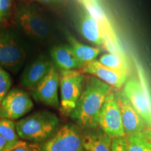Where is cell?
<instances>
[{
	"instance_id": "cell-1",
	"label": "cell",
	"mask_w": 151,
	"mask_h": 151,
	"mask_svg": "<svg viewBox=\"0 0 151 151\" xmlns=\"http://www.w3.org/2000/svg\"><path fill=\"white\" fill-rule=\"evenodd\" d=\"M113 90L111 86L96 77H88L74 110L70 114L71 119L83 129L99 127L100 111Z\"/></svg>"
},
{
	"instance_id": "cell-2",
	"label": "cell",
	"mask_w": 151,
	"mask_h": 151,
	"mask_svg": "<svg viewBox=\"0 0 151 151\" xmlns=\"http://www.w3.org/2000/svg\"><path fill=\"white\" fill-rule=\"evenodd\" d=\"M58 117L48 111H40L24 117L16 123L20 139L34 143H43L58 132Z\"/></svg>"
},
{
	"instance_id": "cell-3",
	"label": "cell",
	"mask_w": 151,
	"mask_h": 151,
	"mask_svg": "<svg viewBox=\"0 0 151 151\" xmlns=\"http://www.w3.org/2000/svg\"><path fill=\"white\" fill-rule=\"evenodd\" d=\"M138 79L127 81L123 92L135 111L139 113L148 127L151 128V95L145 73L138 62H136Z\"/></svg>"
},
{
	"instance_id": "cell-4",
	"label": "cell",
	"mask_w": 151,
	"mask_h": 151,
	"mask_svg": "<svg viewBox=\"0 0 151 151\" xmlns=\"http://www.w3.org/2000/svg\"><path fill=\"white\" fill-rule=\"evenodd\" d=\"M85 76L81 71H60V106L65 116H70L84 88Z\"/></svg>"
},
{
	"instance_id": "cell-5",
	"label": "cell",
	"mask_w": 151,
	"mask_h": 151,
	"mask_svg": "<svg viewBox=\"0 0 151 151\" xmlns=\"http://www.w3.org/2000/svg\"><path fill=\"white\" fill-rule=\"evenodd\" d=\"M81 130L74 124H67L51 138L41 143L39 151H80L82 150Z\"/></svg>"
},
{
	"instance_id": "cell-6",
	"label": "cell",
	"mask_w": 151,
	"mask_h": 151,
	"mask_svg": "<svg viewBox=\"0 0 151 151\" xmlns=\"http://www.w3.org/2000/svg\"><path fill=\"white\" fill-rule=\"evenodd\" d=\"M111 139L124 137L120 108L113 91L107 97L99 117V127Z\"/></svg>"
},
{
	"instance_id": "cell-7",
	"label": "cell",
	"mask_w": 151,
	"mask_h": 151,
	"mask_svg": "<svg viewBox=\"0 0 151 151\" xmlns=\"http://www.w3.org/2000/svg\"><path fill=\"white\" fill-rule=\"evenodd\" d=\"M34 107L32 100L24 90L13 89L0 103V117L11 120L22 118Z\"/></svg>"
},
{
	"instance_id": "cell-8",
	"label": "cell",
	"mask_w": 151,
	"mask_h": 151,
	"mask_svg": "<svg viewBox=\"0 0 151 151\" xmlns=\"http://www.w3.org/2000/svg\"><path fill=\"white\" fill-rule=\"evenodd\" d=\"M60 74L52 64L46 76L32 90V95L37 101L48 106L58 108L60 104L58 97Z\"/></svg>"
},
{
	"instance_id": "cell-9",
	"label": "cell",
	"mask_w": 151,
	"mask_h": 151,
	"mask_svg": "<svg viewBox=\"0 0 151 151\" xmlns=\"http://www.w3.org/2000/svg\"><path fill=\"white\" fill-rule=\"evenodd\" d=\"M17 22L27 35L37 40H45L50 29L43 17L28 7H22L17 14Z\"/></svg>"
},
{
	"instance_id": "cell-10",
	"label": "cell",
	"mask_w": 151,
	"mask_h": 151,
	"mask_svg": "<svg viewBox=\"0 0 151 151\" xmlns=\"http://www.w3.org/2000/svg\"><path fill=\"white\" fill-rule=\"evenodd\" d=\"M81 1L83 4L86 10L93 16L102 29L109 45L108 51L110 52V53L120 57L124 61H127L125 55L122 50L115 30L113 29L102 9L100 8L94 0H81Z\"/></svg>"
},
{
	"instance_id": "cell-11",
	"label": "cell",
	"mask_w": 151,
	"mask_h": 151,
	"mask_svg": "<svg viewBox=\"0 0 151 151\" xmlns=\"http://www.w3.org/2000/svg\"><path fill=\"white\" fill-rule=\"evenodd\" d=\"M25 52L14 37L6 31L0 32V66L14 69L23 62Z\"/></svg>"
},
{
	"instance_id": "cell-12",
	"label": "cell",
	"mask_w": 151,
	"mask_h": 151,
	"mask_svg": "<svg viewBox=\"0 0 151 151\" xmlns=\"http://www.w3.org/2000/svg\"><path fill=\"white\" fill-rule=\"evenodd\" d=\"M81 70L83 73H88L96 77L111 87L118 89L122 88L127 81V71L111 69L96 60L85 63Z\"/></svg>"
},
{
	"instance_id": "cell-13",
	"label": "cell",
	"mask_w": 151,
	"mask_h": 151,
	"mask_svg": "<svg viewBox=\"0 0 151 151\" xmlns=\"http://www.w3.org/2000/svg\"><path fill=\"white\" fill-rule=\"evenodd\" d=\"M114 92L121 113L125 136L142 131L148 127L139 113L132 106L131 103L124 94L123 90L114 91Z\"/></svg>"
},
{
	"instance_id": "cell-14",
	"label": "cell",
	"mask_w": 151,
	"mask_h": 151,
	"mask_svg": "<svg viewBox=\"0 0 151 151\" xmlns=\"http://www.w3.org/2000/svg\"><path fill=\"white\" fill-rule=\"evenodd\" d=\"M80 32L88 41L97 46L109 50V45L102 29L97 20L88 12L85 11L81 14L78 22Z\"/></svg>"
},
{
	"instance_id": "cell-15",
	"label": "cell",
	"mask_w": 151,
	"mask_h": 151,
	"mask_svg": "<svg viewBox=\"0 0 151 151\" xmlns=\"http://www.w3.org/2000/svg\"><path fill=\"white\" fill-rule=\"evenodd\" d=\"M52 64L45 56L40 55L26 68L22 75L21 83L24 88L32 90L50 71Z\"/></svg>"
},
{
	"instance_id": "cell-16",
	"label": "cell",
	"mask_w": 151,
	"mask_h": 151,
	"mask_svg": "<svg viewBox=\"0 0 151 151\" xmlns=\"http://www.w3.org/2000/svg\"><path fill=\"white\" fill-rule=\"evenodd\" d=\"M81 141L84 151H111L112 139L99 127L81 130Z\"/></svg>"
},
{
	"instance_id": "cell-17",
	"label": "cell",
	"mask_w": 151,
	"mask_h": 151,
	"mask_svg": "<svg viewBox=\"0 0 151 151\" xmlns=\"http://www.w3.org/2000/svg\"><path fill=\"white\" fill-rule=\"evenodd\" d=\"M50 55L54 65L60 71L78 70L84 65L76 57L69 45H60L53 47L50 50Z\"/></svg>"
},
{
	"instance_id": "cell-18",
	"label": "cell",
	"mask_w": 151,
	"mask_h": 151,
	"mask_svg": "<svg viewBox=\"0 0 151 151\" xmlns=\"http://www.w3.org/2000/svg\"><path fill=\"white\" fill-rule=\"evenodd\" d=\"M68 41L69 46L76 57L84 64L95 60L99 55L102 52L101 48L83 44L72 36H68Z\"/></svg>"
},
{
	"instance_id": "cell-19",
	"label": "cell",
	"mask_w": 151,
	"mask_h": 151,
	"mask_svg": "<svg viewBox=\"0 0 151 151\" xmlns=\"http://www.w3.org/2000/svg\"><path fill=\"white\" fill-rule=\"evenodd\" d=\"M125 137L128 151H151V128Z\"/></svg>"
},
{
	"instance_id": "cell-20",
	"label": "cell",
	"mask_w": 151,
	"mask_h": 151,
	"mask_svg": "<svg viewBox=\"0 0 151 151\" xmlns=\"http://www.w3.org/2000/svg\"><path fill=\"white\" fill-rule=\"evenodd\" d=\"M0 135L6 140L8 144H15L20 141L17 134L16 122L7 118L0 119Z\"/></svg>"
},
{
	"instance_id": "cell-21",
	"label": "cell",
	"mask_w": 151,
	"mask_h": 151,
	"mask_svg": "<svg viewBox=\"0 0 151 151\" xmlns=\"http://www.w3.org/2000/svg\"><path fill=\"white\" fill-rule=\"evenodd\" d=\"M100 63L111 69L120 71H125L128 72V64L120 57L112 53L104 54L98 60Z\"/></svg>"
},
{
	"instance_id": "cell-22",
	"label": "cell",
	"mask_w": 151,
	"mask_h": 151,
	"mask_svg": "<svg viewBox=\"0 0 151 151\" xmlns=\"http://www.w3.org/2000/svg\"><path fill=\"white\" fill-rule=\"evenodd\" d=\"M11 81L10 76L0 66V103L10 91Z\"/></svg>"
},
{
	"instance_id": "cell-23",
	"label": "cell",
	"mask_w": 151,
	"mask_h": 151,
	"mask_svg": "<svg viewBox=\"0 0 151 151\" xmlns=\"http://www.w3.org/2000/svg\"><path fill=\"white\" fill-rule=\"evenodd\" d=\"M111 151H128L125 136L112 139Z\"/></svg>"
},
{
	"instance_id": "cell-24",
	"label": "cell",
	"mask_w": 151,
	"mask_h": 151,
	"mask_svg": "<svg viewBox=\"0 0 151 151\" xmlns=\"http://www.w3.org/2000/svg\"><path fill=\"white\" fill-rule=\"evenodd\" d=\"M12 0H0V22L7 16L11 6Z\"/></svg>"
},
{
	"instance_id": "cell-25",
	"label": "cell",
	"mask_w": 151,
	"mask_h": 151,
	"mask_svg": "<svg viewBox=\"0 0 151 151\" xmlns=\"http://www.w3.org/2000/svg\"><path fill=\"white\" fill-rule=\"evenodd\" d=\"M24 145H27V143L24 142V141H20L17 143H15V144H8L7 145V146H6L4 148L0 150V151H12L13 150H14L15 148H18V147H20V146H24Z\"/></svg>"
},
{
	"instance_id": "cell-26",
	"label": "cell",
	"mask_w": 151,
	"mask_h": 151,
	"mask_svg": "<svg viewBox=\"0 0 151 151\" xmlns=\"http://www.w3.org/2000/svg\"><path fill=\"white\" fill-rule=\"evenodd\" d=\"M12 151H36V150H34L32 148H29L27 144V145H24V146L18 147V148H15L14 150H13Z\"/></svg>"
},
{
	"instance_id": "cell-27",
	"label": "cell",
	"mask_w": 151,
	"mask_h": 151,
	"mask_svg": "<svg viewBox=\"0 0 151 151\" xmlns=\"http://www.w3.org/2000/svg\"><path fill=\"white\" fill-rule=\"evenodd\" d=\"M7 145H8V143L6 140L0 135V150L4 148L6 146H7Z\"/></svg>"
},
{
	"instance_id": "cell-28",
	"label": "cell",
	"mask_w": 151,
	"mask_h": 151,
	"mask_svg": "<svg viewBox=\"0 0 151 151\" xmlns=\"http://www.w3.org/2000/svg\"><path fill=\"white\" fill-rule=\"evenodd\" d=\"M37 1H41V2L43 3H52L55 2V1H60V0H37Z\"/></svg>"
},
{
	"instance_id": "cell-29",
	"label": "cell",
	"mask_w": 151,
	"mask_h": 151,
	"mask_svg": "<svg viewBox=\"0 0 151 151\" xmlns=\"http://www.w3.org/2000/svg\"><path fill=\"white\" fill-rule=\"evenodd\" d=\"M80 151H84V150H83V149H82V150H81Z\"/></svg>"
},
{
	"instance_id": "cell-30",
	"label": "cell",
	"mask_w": 151,
	"mask_h": 151,
	"mask_svg": "<svg viewBox=\"0 0 151 151\" xmlns=\"http://www.w3.org/2000/svg\"><path fill=\"white\" fill-rule=\"evenodd\" d=\"M0 119H1V117H0Z\"/></svg>"
}]
</instances>
